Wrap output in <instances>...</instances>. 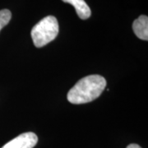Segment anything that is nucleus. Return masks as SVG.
I'll return each instance as SVG.
<instances>
[{
    "label": "nucleus",
    "instance_id": "2",
    "mask_svg": "<svg viewBox=\"0 0 148 148\" xmlns=\"http://www.w3.org/2000/svg\"><path fill=\"white\" fill-rule=\"evenodd\" d=\"M59 27L56 17L48 16L35 25L32 30V38L35 46L41 48L53 40L58 34Z\"/></svg>",
    "mask_w": 148,
    "mask_h": 148
},
{
    "label": "nucleus",
    "instance_id": "4",
    "mask_svg": "<svg viewBox=\"0 0 148 148\" xmlns=\"http://www.w3.org/2000/svg\"><path fill=\"white\" fill-rule=\"evenodd\" d=\"M132 30L135 35L143 40H148V17L142 15L133 21Z\"/></svg>",
    "mask_w": 148,
    "mask_h": 148
},
{
    "label": "nucleus",
    "instance_id": "7",
    "mask_svg": "<svg viewBox=\"0 0 148 148\" xmlns=\"http://www.w3.org/2000/svg\"><path fill=\"white\" fill-rule=\"evenodd\" d=\"M127 148H142L138 144H130L127 147Z\"/></svg>",
    "mask_w": 148,
    "mask_h": 148
},
{
    "label": "nucleus",
    "instance_id": "5",
    "mask_svg": "<svg viewBox=\"0 0 148 148\" xmlns=\"http://www.w3.org/2000/svg\"><path fill=\"white\" fill-rule=\"evenodd\" d=\"M62 1L73 6L76 9L77 16L82 20L89 18L91 15V11L89 6L85 2V0H62Z\"/></svg>",
    "mask_w": 148,
    "mask_h": 148
},
{
    "label": "nucleus",
    "instance_id": "6",
    "mask_svg": "<svg viewBox=\"0 0 148 148\" xmlns=\"http://www.w3.org/2000/svg\"><path fill=\"white\" fill-rule=\"evenodd\" d=\"M12 18V12L8 9L0 10V32L8 24Z\"/></svg>",
    "mask_w": 148,
    "mask_h": 148
},
{
    "label": "nucleus",
    "instance_id": "3",
    "mask_svg": "<svg viewBox=\"0 0 148 148\" xmlns=\"http://www.w3.org/2000/svg\"><path fill=\"white\" fill-rule=\"evenodd\" d=\"M38 143V137L34 132H24L6 143L2 148H33Z\"/></svg>",
    "mask_w": 148,
    "mask_h": 148
},
{
    "label": "nucleus",
    "instance_id": "1",
    "mask_svg": "<svg viewBox=\"0 0 148 148\" xmlns=\"http://www.w3.org/2000/svg\"><path fill=\"white\" fill-rule=\"evenodd\" d=\"M106 80L100 75H90L79 80L68 93V101L75 105L97 99L106 89Z\"/></svg>",
    "mask_w": 148,
    "mask_h": 148
}]
</instances>
